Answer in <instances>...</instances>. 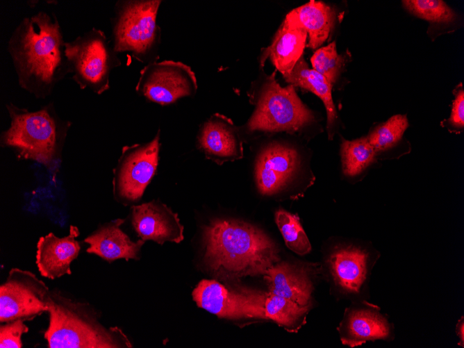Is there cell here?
<instances>
[{"label":"cell","instance_id":"44dd1931","mask_svg":"<svg viewBox=\"0 0 464 348\" xmlns=\"http://www.w3.org/2000/svg\"><path fill=\"white\" fill-rule=\"evenodd\" d=\"M283 77L289 85L310 91L322 101L326 111L329 138L332 139L338 119L331 94L333 85L324 76L313 69H310L304 56L300 58L290 73Z\"/></svg>","mask_w":464,"mask_h":348},{"label":"cell","instance_id":"f1b7e54d","mask_svg":"<svg viewBox=\"0 0 464 348\" xmlns=\"http://www.w3.org/2000/svg\"><path fill=\"white\" fill-rule=\"evenodd\" d=\"M26 320L17 319L8 322L1 323L0 347L22 348V336L28 331V327L24 324Z\"/></svg>","mask_w":464,"mask_h":348},{"label":"cell","instance_id":"9c48e42d","mask_svg":"<svg viewBox=\"0 0 464 348\" xmlns=\"http://www.w3.org/2000/svg\"><path fill=\"white\" fill-rule=\"evenodd\" d=\"M197 81L188 65L178 61L163 60L146 65L140 71L136 92L147 101L160 105L193 96Z\"/></svg>","mask_w":464,"mask_h":348},{"label":"cell","instance_id":"7c38bea8","mask_svg":"<svg viewBox=\"0 0 464 348\" xmlns=\"http://www.w3.org/2000/svg\"><path fill=\"white\" fill-rule=\"evenodd\" d=\"M377 259L375 252L349 245L334 249L326 263L335 286L344 293L356 295L365 287Z\"/></svg>","mask_w":464,"mask_h":348},{"label":"cell","instance_id":"6da1fadb","mask_svg":"<svg viewBox=\"0 0 464 348\" xmlns=\"http://www.w3.org/2000/svg\"><path fill=\"white\" fill-rule=\"evenodd\" d=\"M19 87L37 99L50 96L69 74L65 41L53 13L24 17L7 44Z\"/></svg>","mask_w":464,"mask_h":348},{"label":"cell","instance_id":"3957f363","mask_svg":"<svg viewBox=\"0 0 464 348\" xmlns=\"http://www.w3.org/2000/svg\"><path fill=\"white\" fill-rule=\"evenodd\" d=\"M6 108L10 122L0 134V146L10 149L19 160L42 165L55 179L72 122L60 117L53 102L35 111L10 102Z\"/></svg>","mask_w":464,"mask_h":348},{"label":"cell","instance_id":"f546056e","mask_svg":"<svg viewBox=\"0 0 464 348\" xmlns=\"http://www.w3.org/2000/svg\"><path fill=\"white\" fill-rule=\"evenodd\" d=\"M454 132L460 133L464 126V92L460 85L455 93V99L453 101L451 113L447 124Z\"/></svg>","mask_w":464,"mask_h":348},{"label":"cell","instance_id":"7402d4cb","mask_svg":"<svg viewBox=\"0 0 464 348\" xmlns=\"http://www.w3.org/2000/svg\"><path fill=\"white\" fill-rule=\"evenodd\" d=\"M290 13L306 31L308 47L317 49L327 40L335 21L331 7L322 1L311 0Z\"/></svg>","mask_w":464,"mask_h":348},{"label":"cell","instance_id":"9a60e30c","mask_svg":"<svg viewBox=\"0 0 464 348\" xmlns=\"http://www.w3.org/2000/svg\"><path fill=\"white\" fill-rule=\"evenodd\" d=\"M197 147L206 158L218 164L243 156L242 140L237 126L231 119L218 113L201 126Z\"/></svg>","mask_w":464,"mask_h":348},{"label":"cell","instance_id":"4fadbf2b","mask_svg":"<svg viewBox=\"0 0 464 348\" xmlns=\"http://www.w3.org/2000/svg\"><path fill=\"white\" fill-rule=\"evenodd\" d=\"M380 310L366 301L347 308L338 328L342 343L354 347L367 341L392 339L393 326Z\"/></svg>","mask_w":464,"mask_h":348},{"label":"cell","instance_id":"8fae6325","mask_svg":"<svg viewBox=\"0 0 464 348\" xmlns=\"http://www.w3.org/2000/svg\"><path fill=\"white\" fill-rule=\"evenodd\" d=\"M297 151L286 144L274 142L259 153L255 165L258 191L264 195L278 193L292 180L299 167Z\"/></svg>","mask_w":464,"mask_h":348},{"label":"cell","instance_id":"ba28073f","mask_svg":"<svg viewBox=\"0 0 464 348\" xmlns=\"http://www.w3.org/2000/svg\"><path fill=\"white\" fill-rule=\"evenodd\" d=\"M160 147V131L149 142L124 146L113 169V190L115 199L124 205L140 200L155 175Z\"/></svg>","mask_w":464,"mask_h":348},{"label":"cell","instance_id":"d6986e66","mask_svg":"<svg viewBox=\"0 0 464 348\" xmlns=\"http://www.w3.org/2000/svg\"><path fill=\"white\" fill-rule=\"evenodd\" d=\"M124 221L119 218L99 226L84 239L89 245L86 252L95 254L108 263L121 258L139 259L144 241L141 239L132 241L121 229Z\"/></svg>","mask_w":464,"mask_h":348},{"label":"cell","instance_id":"484cf974","mask_svg":"<svg viewBox=\"0 0 464 348\" xmlns=\"http://www.w3.org/2000/svg\"><path fill=\"white\" fill-rule=\"evenodd\" d=\"M408 126L404 115H396L376 126L367 136L378 154L394 147L402 138Z\"/></svg>","mask_w":464,"mask_h":348},{"label":"cell","instance_id":"cb8c5ba5","mask_svg":"<svg viewBox=\"0 0 464 348\" xmlns=\"http://www.w3.org/2000/svg\"><path fill=\"white\" fill-rule=\"evenodd\" d=\"M340 154L342 171L348 176L361 173L375 161L377 156L367 136L354 140L343 139Z\"/></svg>","mask_w":464,"mask_h":348},{"label":"cell","instance_id":"d4e9b609","mask_svg":"<svg viewBox=\"0 0 464 348\" xmlns=\"http://www.w3.org/2000/svg\"><path fill=\"white\" fill-rule=\"evenodd\" d=\"M275 220L286 246L290 250L299 255H305L310 251V241L297 215L279 210L276 213Z\"/></svg>","mask_w":464,"mask_h":348},{"label":"cell","instance_id":"4dcf8cb0","mask_svg":"<svg viewBox=\"0 0 464 348\" xmlns=\"http://www.w3.org/2000/svg\"><path fill=\"white\" fill-rule=\"evenodd\" d=\"M456 332L459 338V342L458 345L463 347H464V322H463V317L460 319L458 322L457 323L456 327Z\"/></svg>","mask_w":464,"mask_h":348},{"label":"cell","instance_id":"30bf717a","mask_svg":"<svg viewBox=\"0 0 464 348\" xmlns=\"http://www.w3.org/2000/svg\"><path fill=\"white\" fill-rule=\"evenodd\" d=\"M50 290L44 281L28 270L12 268L0 285V322L32 320L48 310Z\"/></svg>","mask_w":464,"mask_h":348},{"label":"cell","instance_id":"5bb4252c","mask_svg":"<svg viewBox=\"0 0 464 348\" xmlns=\"http://www.w3.org/2000/svg\"><path fill=\"white\" fill-rule=\"evenodd\" d=\"M131 220L138 237L160 245L183 240V226L178 215L158 200L131 207Z\"/></svg>","mask_w":464,"mask_h":348},{"label":"cell","instance_id":"8992f818","mask_svg":"<svg viewBox=\"0 0 464 348\" xmlns=\"http://www.w3.org/2000/svg\"><path fill=\"white\" fill-rule=\"evenodd\" d=\"M159 0L118 1L111 19L113 47L116 53L129 52L136 60L157 61L160 28L157 15Z\"/></svg>","mask_w":464,"mask_h":348},{"label":"cell","instance_id":"ac0fdd59","mask_svg":"<svg viewBox=\"0 0 464 348\" xmlns=\"http://www.w3.org/2000/svg\"><path fill=\"white\" fill-rule=\"evenodd\" d=\"M307 37L306 31L289 13L271 44L262 51L260 65L263 67L265 61L270 59L283 76L290 74L303 56Z\"/></svg>","mask_w":464,"mask_h":348},{"label":"cell","instance_id":"603a6c76","mask_svg":"<svg viewBox=\"0 0 464 348\" xmlns=\"http://www.w3.org/2000/svg\"><path fill=\"white\" fill-rule=\"evenodd\" d=\"M262 306L265 319H270L286 330L295 331L305 323L310 307L301 306L285 297L262 292Z\"/></svg>","mask_w":464,"mask_h":348},{"label":"cell","instance_id":"83f0119b","mask_svg":"<svg viewBox=\"0 0 464 348\" xmlns=\"http://www.w3.org/2000/svg\"><path fill=\"white\" fill-rule=\"evenodd\" d=\"M402 3L414 15L430 22L448 23L456 18L453 10L441 0H405Z\"/></svg>","mask_w":464,"mask_h":348},{"label":"cell","instance_id":"52a82bcc","mask_svg":"<svg viewBox=\"0 0 464 348\" xmlns=\"http://www.w3.org/2000/svg\"><path fill=\"white\" fill-rule=\"evenodd\" d=\"M65 54L72 80L97 94L110 88V74L122 65L104 32L94 27L65 42Z\"/></svg>","mask_w":464,"mask_h":348},{"label":"cell","instance_id":"7a4b0ae2","mask_svg":"<svg viewBox=\"0 0 464 348\" xmlns=\"http://www.w3.org/2000/svg\"><path fill=\"white\" fill-rule=\"evenodd\" d=\"M203 232L205 263L219 278L264 275L280 261L276 243L245 222L217 219L205 226Z\"/></svg>","mask_w":464,"mask_h":348},{"label":"cell","instance_id":"5b68a950","mask_svg":"<svg viewBox=\"0 0 464 348\" xmlns=\"http://www.w3.org/2000/svg\"><path fill=\"white\" fill-rule=\"evenodd\" d=\"M250 94L255 110L245 125L247 131L294 133L314 121V115L301 101L295 87H281L275 72L256 81Z\"/></svg>","mask_w":464,"mask_h":348},{"label":"cell","instance_id":"ffe728a7","mask_svg":"<svg viewBox=\"0 0 464 348\" xmlns=\"http://www.w3.org/2000/svg\"><path fill=\"white\" fill-rule=\"evenodd\" d=\"M192 298L198 306L219 317L229 320L248 318L240 293L215 280L201 281L193 290Z\"/></svg>","mask_w":464,"mask_h":348},{"label":"cell","instance_id":"2e32d148","mask_svg":"<svg viewBox=\"0 0 464 348\" xmlns=\"http://www.w3.org/2000/svg\"><path fill=\"white\" fill-rule=\"evenodd\" d=\"M314 264L277 262L263 275L269 292L285 297L301 306L310 307L313 290L312 277L317 273Z\"/></svg>","mask_w":464,"mask_h":348},{"label":"cell","instance_id":"e0dca14e","mask_svg":"<svg viewBox=\"0 0 464 348\" xmlns=\"http://www.w3.org/2000/svg\"><path fill=\"white\" fill-rule=\"evenodd\" d=\"M78 235V228L72 225L66 236L59 238L49 233L39 238L35 263L42 276L53 280L72 274L71 263L81 250Z\"/></svg>","mask_w":464,"mask_h":348},{"label":"cell","instance_id":"277c9868","mask_svg":"<svg viewBox=\"0 0 464 348\" xmlns=\"http://www.w3.org/2000/svg\"><path fill=\"white\" fill-rule=\"evenodd\" d=\"M49 325L44 333L49 348L132 347L117 327H105L99 313L87 302L69 297L60 290L50 291Z\"/></svg>","mask_w":464,"mask_h":348},{"label":"cell","instance_id":"4316f807","mask_svg":"<svg viewBox=\"0 0 464 348\" xmlns=\"http://www.w3.org/2000/svg\"><path fill=\"white\" fill-rule=\"evenodd\" d=\"M310 61L313 69L332 85L337 81L345 64V56L338 53L335 42L317 49Z\"/></svg>","mask_w":464,"mask_h":348}]
</instances>
